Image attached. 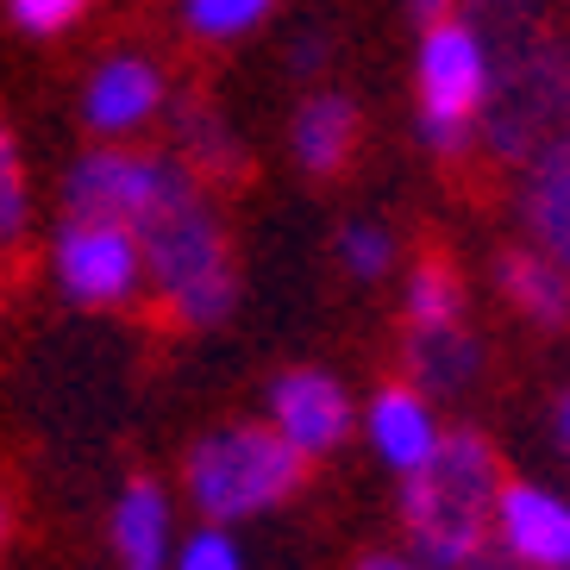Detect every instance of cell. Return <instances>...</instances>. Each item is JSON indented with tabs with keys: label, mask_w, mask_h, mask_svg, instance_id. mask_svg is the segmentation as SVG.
<instances>
[{
	"label": "cell",
	"mask_w": 570,
	"mask_h": 570,
	"mask_svg": "<svg viewBox=\"0 0 570 570\" xmlns=\"http://www.w3.org/2000/svg\"><path fill=\"white\" fill-rule=\"evenodd\" d=\"M145 252H138L132 226H107V219H69L57 238V283L69 302L82 307H114L132 302Z\"/></svg>",
	"instance_id": "obj_6"
},
{
	"label": "cell",
	"mask_w": 570,
	"mask_h": 570,
	"mask_svg": "<svg viewBox=\"0 0 570 570\" xmlns=\"http://www.w3.org/2000/svg\"><path fill=\"white\" fill-rule=\"evenodd\" d=\"M370 439H376V452L402 470V476H414L420 464H433L445 433L433 426V407H426L420 389H383L370 402Z\"/></svg>",
	"instance_id": "obj_13"
},
{
	"label": "cell",
	"mask_w": 570,
	"mask_h": 570,
	"mask_svg": "<svg viewBox=\"0 0 570 570\" xmlns=\"http://www.w3.org/2000/svg\"><path fill=\"white\" fill-rule=\"evenodd\" d=\"M132 238L176 326H214V320L233 314L238 283H233V257H226V233H219V219L188 164H164V183H157L151 207L132 219Z\"/></svg>",
	"instance_id": "obj_2"
},
{
	"label": "cell",
	"mask_w": 570,
	"mask_h": 570,
	"mask_svg": "<svg viewBox=\"0 0 570 570\" xmlns=\"http://www.w3.org/2000/svg\"><path fill=\"white\" fill-rule=\"evenodd\" d=\"M357 570H433V564H420V558H395V552H370V558H357Z\"/></svg>",
	"instance_id": "obj_25"
},
{
	"label": "cell",
	"mask_w": 570,
	"mask_h": 570,
	"mask_svg": "<svg viewBox=\"0 0 570 570\" xmlns=\"http://www.w3.org/2000/svg\"><path fill=\"white\" fill-rule=\"evenodd\" d=\"M495 502H502V464L489 452V439L445 433L433 464H420L402 489V520L420 564L464 570L489 546Z\"/></svg>",
	"instance_id": "obj_3"
},
{
	"label": "cell",
	"mask_w": 570,
	"mask_h": 570,
	"mask_svg": "<svg viewBox=\"0 0 570 570\" xmlns=\"http://www.w3.org/2000/svg\"><path fill=\"white\" fill-rule=\"evenodd\" d=\"M183 570H238V546L226 533H195L183 552Z\"/></svg>",
	"instance_id": "obj_23"
},
{
	"label": "cell",
	"mask_w": 570,
	"mask_h": 570,
	"mask_svg": "<svg viewBox=\"0 0 570 570\" xmlns=\"http://www.w3.org/2000/svg\"><path fill=\"white\" fill-rule=\"evenodd\" d=\"M483 345L464 320H407V376L426 395H458L476 383Z\"/></svg>",
	"instance_id": "obj_10"
},
{
	"label": "cell",
	"mask_w": 570,
	"mask_h": 570,
	"mask_svg": "<svg viewBox=\"0 0 570 570\" xmlns=\"http://www.w3.org/2000/svg\"><path fill=\"white\" fill-rule=\"evenodd\" d=\"M114 539H119V558H126V570H164V539H169L164 489L138 476V483L126 489V495H119Z\"/></svg>",
	"instance_id": "obj_16"
},
{
	"label": "cell",
	"mask_w": 570,
	"mask_h": 570,
	"mask_svg": "<svg viewBox=\"0 0 570 570\" xmlns=\"http://www.w3.org/2000/svg\"><path fill=\"white\" fill-rule=\"evenodd\" d=\"M552 426H558V445L570 452V389H564V402H558V420H552Z\"/></svg>",
	"instance_id": "obj_27"
},
{
	"label": "cell",
	"mask_w": 570,
	"mask_h": 570,
	"mask_svg": "<svg viewBox=\"0 0 570 570\" xmlns=\"http://www.w3.org/2000/svg\"><path fill=\"white\" fill-rule=\"evenodd\" d=\"M269 414H276V433L288 445H302L307 458L333 452L338 439L352 433V402H345V389L326 370H288V376H276Z\"/></svg>",
	"instance_id": "obj_8"
},
{
	"label": "cell",
	"mask_w": 570,
	"mask_h": 570,
	"mask_svg": "<svg viewBox=\"0 0 570 570\" xmlns=\"http://www.w3.org/2000/svg\"><path fill=\"white\" fill-rule=\"evenodd\" d=\"M495 288H502L533 326H546V333L570 326V269L558 264V257H546V252H502L495 257Z\"/></svg>",
	"instance_id": "obj_14"
},
{
	"label": "cell",
	"mask_w": 570,
	"mask_h": 570,
	"mask_svg": "<svg viewBox=\"0 0 570 570\" xmlns=\"http://www.w3.org/2000/svg\"><path fill=\"white\" fill-rule=\"evenodd\" d=\"M520 214H527V233H533L539 252L570 269V132L552 138V145L527 164Z\"/></svg>",
	"instance_id": "obj_11"
},
{
	"label": "cell",
	"mask_w": 570,
	"mask_h": 570,
	"mask_svg": "<svg viewBox=\"0 0 570 570\" xmlns=\"http://www.w3.org/2000/svg\"><path fill=\"white\" fill-rule=\"evenodd\" d=\"M7 7H13V26H19V32L51 38V32H63V26H76V19H82L88 0H7Z\"/></svg>",
	"instance_id": "obj_21"
},
{
	"label": "cell",
	"mask_w": 570,
	"mask_h": 570,
	"mask_svg": "<svg viewBox=\"0 0 570 570\" xmlns=\"http://www.w3.org/2000/svg\"><path fill=\"white\" fill-rule=\"evenodd\" d=\"M0 539H7V502H0Z\"/></svg>",
	"instance_id": "obj_29"
},
{
	"label": "cell",
	"mask_w": 570,
	"mask_h": 570,
	"mask_svg": "<svg viewBox=\"0 0 570 570\" xmlns=\"http://www.w3.org/2000/svg\"><path fill=\"white\" fill-rule=\"evenodd\" d=\"M357 145V107L345 95H314V101L295 114V157H302L307 176H333L345 169Z\"/></svg>",
	"instance_id": "obj_15"
},
{
	"label": "cell",
	"mask_w": 570,
	"mask_h": 570,
	"mask_svg": "<svg viewBox=\"0 0 570 570\" xmlns=\"http://www.w3.org/2000/svg\"><path fill=\"white\" fill-rule=\"evenodd\" d=\"M407 7H414V19H420V26H439V19L452 13V0H407Z\"/></svg>",
	"instance_id": "obj_26"
},
{
	"label": "cell",
	"mask_w": 570,
	"mask_h": 570,
	"mask_svg": "<svg viewBox=\"0 0 570 570\" xmlns=\"http://www.w3.org/2000/svg\"><path fill=\"white\" fill-rule=\"evenodd\" d=\"M176 132H183L188 164L207 169L214 183H226V176H245V151H238V138L226 132V119H219L207 101H183V107H176Z\"/></svg>",
	"instance_id": "obj_17"
},
{
	"label": "cell",
	"mask_w": 570,
	"mask_h": 570,
	"mask_svg": "<svg viewBox=\"0 0 570 570\" xmlns=\"http://www.w3.org/2000/svg\"><path fill=\"white\" fill-rule=\"evenodd\" d=\"M470 26L489 45V101L476 126L495 157L533 164L570 132V51L533 0H470Z\"/></svg>",
	"instance_id": "obj_1"
},
{
	"label": "cell",
	"mask_w": 570,
	"mask_h": 570,
	"mask_svg": "<svg viewBox=\"0 0 570 570\" xmlns=\"http://www.w3.org/2000/svg\"><path fill=\"white\" fill-rule=\"evenodd\" d=\"M407 320H464V283L439 252H426L407 276Z\"/></svg>",
	"instance_id": "obj_18"
},
{
	"label": "cell",
	"mask_w": 570,
	"mask_h": 570,
	"mask_svg": "<svg viewBox=\"0 0 570 570\" xmlns=\"http://www.w3.org/2000/svg\"><path fill=\"white\" fill-rule=\"evenodd\" d=\"M26 233V176H19V151L13 132L0 126V252Z\"/></svg>",
	"instance_id": "obj_20"
},
{
	"label": "cell",
	"mask_w": 570,
	"mask_h": 570,
	"mask_svg": "<svg viewBox=\"0 0 570 570\" xmlns=\"http://www.w3.org/2000/svg\"><path fill=\"white\" fill-rule=\"evenodd\" d=\"M295 63H302V69H314V63H320V38H302V51H295Z\"/></svg>",
	"instance_id": "obj_28"
},
{
	"label": "cell",
	"mask_w": 570,
	"mask_h": 570,
	"mask_svg": "<svg viewBox=\"0 0 570 570\" xmlns=\"http://www.w3.org/2000/svg\"><path fill=\"white\" fill-rule=\"evenodd\" d=\"M345 264H352V276L376 283L389 269V233L383 226H352V233H345Z\"/></svg>",
	"instance_id": "obj_22"
},
{
	"label": "cell",
	"mask_w": 570,
	"mask_h": 570,
	"mask_svg": "<svg viewBox=\"0 0 570 570\" xmlns=\"http://www.w3.org/2000/svg\"><path fill=\"white\" fill-rule=\"evenodd\" d=\"M269 13V0H188V26L202 38H238Z\"/></svg>",
	"instance_id": "obj_19"
},
{
	"label": "cell",
	"mask_w": 570,
	"mask_h": 570,
	"mask_svg": "<svg viewBox=\"0 0 570 570\" xmlns=\"http://www.w3.org/2000/svg\"><path fill=\"white\" fill-rule=\"evenodd\" d=\"M489 101V45L464 19H439L420 38V138L439 157H464Z\"/></svg>",
	"instance_id": "obj_5"
},
{
	"label": "cell",
	"mask_w": 570,
	"mask_h": 570,
	"mask_svg": "<svg viewBox=\"0 0 570 570\" xmlns=\"http://www.w3.org/2000/svg\"><path fill=\"white\" fill-rule=\"evenodd\" d=\"M169 157H126V151H95L69 169L63 202L69 219H107V226H132L151 207L157 183H164Z\"/></svg>",
	"instance_id": "obj_7"
},
{
	"label": "cell",
	"mask_w": 570,
	"mask_h": 570,
	"mask_svg": "<svg viewBox=\"0 0 570 570\" xmlns=\"http://www.w3.org/2000/svg\"><path fill=\"white\" fill-rule=\"evenodd\" d=\"M464 570H533V564H527V558H514L508 546H483V552L470 558Z\"/></svg>",
	"instance_id": "obj_24"
},
{
	"label": "cell",
	"mask_w": 570,
	"mask_h": 570,
	"mask_svg": "<svg viewBox=\"0 0 570 570\" xmlns=\"http://www.w3.org/2000/svg\"><path fill=\"white\" fill-rule=\"evenodd\" d=\"M495 533H502L508 552L527 558L533 570H570V502H558L552 489L502 483Z\"/></svg>",
	"instance_id": "obj_9"
},
{
	"label": "cell",
	"mask_w": 570,
	"mask_h": 570,
	"mask_svg": "<svg viewBox=\"0 0 570 570\" xmlns=\"http://www.w3.org/2000/svg\"><path fill=\"white\" fill-rule=\"evenodd\" d=\"M307 483V452L288 445L276 426H226V433L202 439L188 458V495L214 520L264 514V508L288 502Z\"/></svg>",
	"instance_id": "obj_4"
},
{
	"label": "cell",
	"mask_w": 570,
	"mask_h": 570,
	"mask_svg": "<svg viewBox=\"0 0 570 570\" xmlns=\"http://www.w3.org/2000/svg\"><path fill=\"white\" fill-rule=\"evenodd\" d=\"M157 101H164V76L145 57H114V63L95 69L82 114L95 132H132L138 119L157 114Z\"/></svg>",
	"instance_id": "obj_12"
}]
</instances>
